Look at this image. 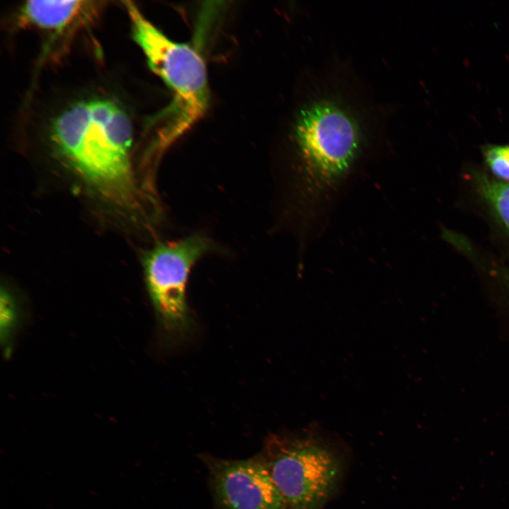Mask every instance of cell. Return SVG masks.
I'll return each mask as SVG.
<instances>
[{
	"mask_svg": "<svg viewBox=\"0 0 509 509\" xmlns=\"http://www.w3.org/2000/svg\"><path fill=\"white\" fill-rule=\"evenodd\" d=\"M484 160L491 172L509 181V144L488 145L483 151Z\"/></svg>",
	"mask_w": 509,
	"mask_h": 509,
	"instance_id": "9",
	"label": "cell"
},
{
	"mask_svg": "<svg viewBox=\"0 0 509 509\" xmlns=\"http://www.w3.org/2000/svg\"><path fill=\"white\" fill-rule=\"evenodd\" d=\"M133 39L151 69L172 93L164 110L158 147L164 149L203 117L209 102L206 66L200 52L187 43L174 41L152 24L131 1H125Z\"/></svg>",
	"mask_w": 509,
	"mask_h": 509,
	"instance_id": "3",
	"label": "cell"
},
{
	"mask_svg": "<svg viewBox=\"0 0 509 509\" xmlns=\"http://www.w3.org/2000/svg\"><path fill=\"white\" fill-rule=\"evenodd\" d=\"M16 320L15 305L10 294L2 290L1 294V335L7 348ZM7 349H6V351Z\"/></svg>",
	"mask_w": 509,
	"mask_h": 509,
	"instance_id": "10",
	"label": "cell"
},
{
	"mask_svg": "<svg viewBox=\"0 0 509 509\" xmlns=\"http://www.w3.org/2000/svg\"><path fill=\"white\" fill-rule=\"evenodd\" d=\"M213 248L200 234L157 245L144 258L147 289L159 324L170 339L184 337L191 324L186 288L192 267Z\"/></svg>",
	"mask_w": 509,
	"mask_h": 509,
	"instance_id": "4",
	"label": "cell"
},
{
	"mask_svg": "<svg viewBox=\"0 0 509 509\" xmlns=\"http://www.w3.org/2000/svg\"><path fill=\"white\" fill-rule=\"evenodd\" d=\"M296 137L308 182L316 189L334 185L346 172L359 144L354 121L328 103H316L302 111Z\"/></svg>",
	"mask_w": 509,
	"mask_h": 509,
	"instance_id": "5",
	"label": "cell"
},
{
	"mask_svg": "<svg viewBox=\"0 0 509 509\" xmlns=\"http://www.w3.org/2000/svg\"><path fill=\"white\" fill-rule=\"evenodd\" d=\"M48 135L59 158L100 198L141 216L145 198L132 168V124L118 103L100 97L76 101L52 119Z\"/></svg>",
	"mask_w": 509,
	"mask_h": 509,
	"instance_id": "1",
	"label": "cell"
},
{
	"mask_svg": "<svg viewBox=\"0 0 509 509\" xmlns=\"http://www.w3.org/2000/svg\"><path fill=\"white\" fill-rule=\"evenodd\" d=\"M95 1H29L20 7L17 23L57 38L71 33L98 16L105 6Z\"/></svg>",
	"mask_w": 509,
	"mask_h": 509,
	"instance_id": "7",
	"label": "cell"
},
{
	"mask_svg": "<svg viewBox=\"0 0 509 509\" xmlns=\"http://www.w3.org/2000/svg\"><path fill=\"white\" fill-rule=\"evenodd\" d=\"M476 181L482 197L509 229V183L484 175H479Z\"/></svg>",
	"mask_w": 509,
	"mask_h": 509,
	"instance_id": "8",
	"label": "cell"
},
{
	"mask_svg": "<svg viewBox=\"0 0 509 509\" xmlns=\"http://www.w3.org/2000/svg\"><path fill=\"white\" fill-rule=\"evenodd\" d=\"M259 456L288 509H322L344 476V450L317 426L269 436Z\"/></svg>",
	"mask_w": 509,
	"mask_h": 509,
	"instance_id": "2",
	"label": "cell"
},
{
	"mask_svg": "<svg viewBox=\"0 0 509 509\" xmlns=\"http://www.w3.org/2000/svg\"><path fill=\"white\" fill-rule=\"evenodd\" d=\"M206 464L221 509H288L259 456L234 460L209 457Z\"/></svg>",
	"mask_w": 509,
	"mask_h": 509,
	"instance_id": "6",
	"label": "cell"
}]
</instances>
